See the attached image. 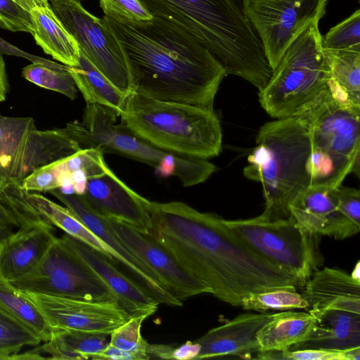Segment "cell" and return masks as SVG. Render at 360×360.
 Masks as SVG:
<instances>
[{"label":"cell","instance_id":"6da1fadb","mask_svg":"<svg viewBox=\"0 0 360 360\" xmlns=\"http://www.w3.org/2000/svg\"><path fill=\"white\" fill-rule=\"evenodd\" d=\"M150 212L148 235L222 302L240 307L252 293L304 285L253 251L217 214L179 201H150Z\"/></svg>","mask_w":360,"mask_h":360},{"label":"cell","instance_id":"7a4b0ae2","mask_svg":"<svg viewBox=\"0 0 360 360\" xmlns=\"http://www.w3.org/2000/svg\"><path fill=\"white\" fill-rule=\"evenodd\" d=\"M102 18L123 48L132 91L213 110L215 96L226 73L193 37L155 17L147 22L105 15Z\"/></svg>","mask_w":360,"mask_h":360},{"label":"cell","instance_id":"3957f363","mask_svg":"<svg viewBox=\"0 0 360 360\" xmlns=\"http://www.w3.org/2000/svg\"><path fill=\"white\" fill-rule=\"evenodd\" d=\"M153 17L188 34L224 69L262 91L272 69L238 0H142Z\"/></svg>","mask_w":360,"mask_h":360},{"label":"cell","instance_id":"277c9868","mask_svg":"<svg viewBox=\"0 0 360 360\" xmlns=\"http://www.w3.org/2000/svg\"><path fill=\"white\" fill-rule=\"evenodd\" d=\"M256 143L243 174L262 185L265 209L260 216L288 218L290 204L310 186L307 165L311 148L307 127L297 116L277 119L260 127Z\"/></svg>","mask_w":360,"mask_h":360},{"label":"cell","instance_id":"5b68a950","mask_svg":"<svg viewBox=\"0 0 360 360\" xmlns=\"http://www.w3.org/2000/svg\"><path fill=\"white\" fill-rule=\"evenodd\" d=\"M120 117L124 127L162 151L206 160L221 152L222 134L214 110L131 91Z\"/></svg>","mask_w":360,"mask_h":360},{"label":"cell","instance_id":"8992f818","mask_svg":"<svg viewBox=\"0 0 360 360\" xmlns=\"http://www.w3.org/2000/svg\"><path fill=\"white\" fill-rule=\"evenodd\" d=\"M113 110L86 103L82 122L66 126L82 149L94 148L116 153L153 167L162 177L176 176L185 187L205 181L216 170L206 159L178 155L162 151L134 134L120 123Z\"/></svg>","mask_w":360,"mask_h":360},{"label":"cell","instance_id":"52a82bcc","mask_svg":"<svg viewBox=\"0 0 360 360\" xmlns=\"http://www.w3.org/2000/svg\"><path fill=\"white\" fill-rule=\"evenodd\" d=\"M319 23L313 22L288 46L259 92V103L271 117L294 116L327 85L330 73Z\"/></svg>","mask_w":360,"mask_h":360},{"label":"cell","instance_id":"ba28073f","mask_svg":"<svg viewBox=\"0 0 360 360\" xmlns=\"http://www.w3.org/2000/svg\"><path fill=\"white\" fill-rule=\"evenodd\" d=\"M225 224L248 247L304 284L323 264L321 236L304 231L290 215L269 219L257 216Z\"/></svg>","mask_w":360,"mask_h":360},{"label":"cell","instance_id":"9c48e42d","mask_svg":"<svg viewBox=\"0 0 360 360\" xmlns=\"http://www.w3.org/2000/svg\"><path fill=\"white\" fill-rule=\"evenodd\" d=\"M81 150L66 126L41 131L32 117L0 115V172L12 182Z\"/></svg>","mask_w":360,"mask_h":360},{"label":"cell","instance_id":"30bf717a","mask_svg":"<svg viewBox=\"0 0 360 360\" xmlns=\"http://www.w3.org/2000/svg\"><path fill=\"white\" fill-rule=\"evenodd\" d=\"M7 282L21 292L90 302H117L105 282L57 237L30 273Z\"/></svg>","mask_w":360,"mask_h":360},{"label":"cell","instance_id":"8fae6325","mask_svg":"<svg viewBox=\"0 0 360 360\" xmlns=\"http://www.w3.org/2000/svg\"><path fill=\"white\" fill-rule=\"evenodd\" d=\"M56 16L78 44L80 51L118 89L133 91L128 61L119 40L103 18L78 0H48Z\"/></svg>","mask_w":360,"mask_h":360},{"label":"cell","instance_id":"7c38bea8","mask_svg":"<svg viewBox=\"0 0 360 360\" xmlns=\"http://www.w3.org/2000/svg\"><path fill=\"white\" fill-rule=\"evenodd\" d=\"M329 0H243L245 16L271 68L288 46L325 15Z\"/></svg>","mask_w":360,"mask_h":360},{"label":"cell","instance_id":"4fadbf2b","mask_svg":"<svg viewBox=\"0 0 360 360\" xmlns=\"http://www.w3.org/2000/svg\"><path fill=\"white\" fill-rule=\"evenodd\" d=\"M294 116L307 127L311 150L353 162L359 160L360 108L337 100L328 84Z\"/></svg>","mask_w":360,"mask_h":360},{"label":"cell","instance_id":"5bb4252c","mask_svg":"<svg viewBox=\"0 0 360 360\" xmlns=\"http://www.w3.org/2000/svg\"><path fill=\"white\" fill-rule=\"evenodd\" d=\"M68 207L88 229L103 240L116 261L133 281L159 304L181 307L183 302L173 297L164 287L158 276L139 257L127 248L115 236L104 217L94 212L82 195L66 194L59 188L49 191Z\"/></svg>","mask_w":360,"mask_h":360},{"label":"cell","instance_id":"9a60e30c","mask_svg":"<svg viewBox=\"0 0 360 360\" xmlns=\"http://www.w3.org/2000/svg\"><path fill=\"white\" fill-rule=\"evenodd\" d=\"M21 292L37 307L55 330L72 329L110 335L131 317L117 302H90Z\"/></svg>","mask_w":360,"mask_h":360},{"label":"cell","instance_id":"2e32d148","mask_svg":"<svg viewBox=\"0 0 360 360\" xmlns=\"http://www.w3.org/2000/svg\"><path fill=\"white\" fill-rule=\"evenodd\" d=\"M104 219L120 240L148 265L166 290L178 300L183 302L197 295L212 293L207 285L188 272L150 235L123 221Z\"/></svg>","mask_w":360,"mask_h":360},{"label":"cell","instance_id":"e0dca14e","mask_svg":"<svg viewBox=\"0 0 360 360\" xmlns=\"http://www.w3.org/2000/svg\"><path fill=\"white\" fill-rule=\"evenodd\" d=\"M82 197L96 214L149 233L150 201L129 188L110 168L100 176L89 179Z\"/></svg>","mask_w":360,"mask_h":360},{"label":"cell","instance_id":"ac0fdd59","mask_svg":"<svg viewBox=\"0 0 360 360\" xmlns=\"http://www.w3.org/2000/svg\"><path fill=\"white\" fill-rule=\"evenodd\" d=\"M60 238L105 282L119 304L131 316H150L156 311L159 303L120 270L115 260L67 233Z\"/></svg>","mask_w":360,"mask_h":360},{"label":"cell","instance_id":"d6986e66","mask_svg":"<svg viewBox=\"0 0 360 360\" xmlns=\"http://www.w3.org/2000/svg\"><path fill=\"white\" fill-rule=\"evenodd\" d=\"M323 186H309L289 205L290 216L306 232L343 240L358 233L360 228L349 221L338 209Z\"/></svg>","mask_w":360,"mask_h":360},{"label":"cell","instance_id":"ffe728a7","mask_svg":"<svg viewBox=\"0 0 360 360\" xmlns=\"http://www.w3.org/2000/svg\"><path fill=\"white\" fill-rule=\"evenodd\" d=\"M273 313L240 314L225 323L208 330L195 340L200 349L195 359L219 356L252 358L259 352L257 333Z\"/></svg>","mask_w":360,"mask_h":360},{"label":"cell","instance_id":"44dd1931","mask_svg":"<svg viewBox=\"0 0 360 360\" xmlns=\"http://www.w3.org/2000/svg\"><path fill=\"white\" fill-rule=\"evenodd\" d=\"M53 229L42 221L0 238V278L11 281L30 273L56 240Z\"/></svg>","mask_w":360,"mask_h":360},{"label":"cell","instance_id":"7402d4cb","mask_svg":"<svg viewBox=\"0 0 360 360\" xmlns=\"http://www.w3.org/2000/svg\"><path fill=\"white\" fill-rule=\"evenodd\" d=\"M314 319L307 338L289 350H345L360 347V313L338 307L307 310Z\"/></svg>","mask_w":360,"mask_h":360},{"label":"cell","instance_id":"603a6c76","mask_svg":"<svg viewBox=\"0 0 360 360\" xmlns=\"http://www.w3.org/2000/svg\"><path fill=\"white\" fill-rule=\"evenodd\" d=\"M304 297L307 309L338 307L360 313V279L330 267L319 269L306 282Z\"/></svg>","mask_w":360,"mask_h":360},{"label":"cell","instance_id":"cb8c5ba5","mask_svg":"<svg viewBox=\"0 0 360 360\" xmlns=\"http://www.w3.org/2000/svg\"><path fill=\"white\" fill-rule=\"evenodd\" d=\"M32 36L46 54L68 66L77 65L79 48L50 5L38 6L31 11Z\"/></svg>","mask_w":360,"mask_h":360},{"label":"cell","instance_id":"d4e9b609","mask_svg":"<svg viewBox=\"0 0 360 360\" xmlns=\"http://www.w3.org/2000/svg\"><path fill=\"white\" fill-rule=\"evenodd\" d=\"M314 324V319L308 311L273 313L257 333L259 352L290 349L307 338Z\"/></svg>","mask_w":360,"mask_h":360},{"label":"cell","instance_id":"484cf974","mask_svg":"<svg viewBox=\"0 0 360 360\" xmlns=\"http://www.w3.org/2000/svg\"><path fill=\"white\" fill-rule=\"evenodd\" d=\"M110 335L72 329H58L48 342L30 351L39 359L44 353L51 359H89L104 349L110 343Z\"/></svg>","mask_w":360,"mask_h":360},{"label":"cell","instance_id":"4316f807","mask_svg":"<svg viewBox=\"0 0 360 360\" xmlns=\"http://www.w3.org/2000/svg\"><path fill=\"white\" fill-rule=\"evenodd\" d=\"M323 52L330 69L331 94L341 103L360 108V49Z\"/></svg>","mask_w":360,"mask_h":360},{"label":"cell","instance_id":"83f0119b","mask_svg":"<svg viewBox=\"0 0 360 360\" xmlns=\"http://www.w3.org/2000/svg\"><path fill=\"white\" fill-rule=\"evenodd\" d=\"M69 70L86 103L110 108L120 117L127 94L111 83L80 50L79 63L69 66Z\"/></svg>","mask_w":360,"mask_h":360},{"label":"cell","instance_id":"f1b7e54d","mask_svg":"<svg viewBox=\"0 0 360 360\" xmlns=\"http://www.w3.org/2000/svg\"><path fill=\"white\" fill-rule=\"evenodd\" d=\"M26 198L31 205L52 225L58 226L68 235L82 241L113 259L112 252L106 244L91 231L68 207H63L37 193L26 191Z\"/></svg>","mask_w":360,"mask_h":360},{"label":"cell","instance_id":"f546056e","mask_svg":"<svg viewBox=\"0 0 360 360\" xmlns=\"http://www.w3.org/2000/svg\"><path fill=\"white\" fill-rule=\"evenodd\" d=\"M0 307L26 326L42 342L49 341L56 330L30 299L1 278Z\"/></svg>","mask_w":360,"mask_h":360},{"label":"cell","instance_id":"4dcf8cb0","mask_svg":"<svg viewBox=\"0 0 360 360\" xmlns=\"http://www.w3.org/2000/svg\"><path fill=\"white\" fill-rule=\"evenodd\" d=\"M22 76L41 88L62 94L71 100L77 97V88L68 65L53 61L34 62L22 68Z\"/></svg>","mask_w":360,"mask_h":360},{"label":"cell","instance_id":"1f68e13d","mask_svg":"<svg viewBox=\"0 0 360 360\" xmlns=\"http://www.w3.org/2000/svg\"><path fill=\"white\" fill-rule=\"evenodd\" d=\"M240 307L246 310L264 313L270 310H307L309 304L304 296L297 290L276 288L245 296L241 301Z\"/></svg>","mask_w":360,"mask_h":360},{"label":"cell","instance_id":"d6a6232c","mask_svg":"<svg viewBox=\"0 0 360 360\" xmlns=\"http://www.w3.org/2000/svg\"><path fill=\"white\" fill-rule=\"evenodd\" d=\"M41 342L30 329L0 307V359H13L24 347Z\"/></svg>","mask_w":360,"mask_h":360},{"label":"cell","instance_id":"836d02e7","mask_svg":"<svg viewBox=\"0 0 360 360\" xmlns=\"http://www.w3.org/2000/svg\"><path fill=\"white\" fill-rule=\"evenodd\" d=\"M321 42L324 50L360 49V10L332 27Z\"/></svg>","mask_w":360,"mask_h":360},{"label":"cell","instance_id":"e575fe53","mask_svg":"<svg viewBox=\"0 0 360 360\" xmlns=\"http://www.w3.org/2000/svg\"><path fill=\"white\" fill-rule=\"evenodd\" d=\"M255 359L284 360H359L360 347L345 350L314 349L259 352Z\"/></svg>","mask_w":360,"mask_h":360},{"label":"cell","instance_id":"d590c367","mask_svg":"<svg viewBox=\"0 0 360 360\" xmlns=\"http://www.w3.org/2000/svg\"><path fill=\"white\" fill-rule=\"evenodd\" d=\"M147 314L131 316L110 335V345L121 350L146 354L148 342L142 337L141 329Z\"/></svg>","mask_w":360,"mask_h":360},{"label":"cell","instance_id":"8d00e7d4","mask_svg":"<svg viewBox=\"0 0 360 360\" xmlns=\"http://www.w3.org/2000/svg\"><path fill=\"white\" fill-rule=\"evenodd\" d=\"M105 15L130 22H147L153 18L142 0H99Z\"/></svg>","mask_w":360,"mask_h":360},{"label":"cell","instance_id":"74e56055","mask_svg":"<svg viewBox=\"0 0 360 360\" xmlns=\"http://www.w3.org/2000/svg\"><path fill=\"white\" fill-rule=\"evenodd\" d=\"M0 28L32 34L31 13L13 0H0Z\"/></svg>","mask_w":360,"mask_h":360},{"label":"cell","instance_id":"f35d334b","mask_svg":"<svg viewBox=\"0 0 360 360\" xmlns=\"http://www.w3.org/2000/svg\"><path fill=\"white\" fill-rule=\"evenodd\" d=\"M60 172L57 161L42 166L21 182V188L27 192H49L60 187Z\"/></svg>","mask_w":360,"mask_h":360},{"label":"cell","instance_id":"ab89813d","mask_svg":"<svg viewBox=\"0 0 360 360\" xmlns=\"http://www.w3.org/2000/svg\"><path fill=\"white\" fill-rule=\"evenodd\" d=\"M339 211L352 224L360 228V191L339 186L330 189Z\"/></svg>","mask_w":360,"mask_h":360},{"label":"cell","instance_id":"60d3db41","mask_svg":"<svg viewBox=\"0 0 360 360\" xmlns=\"http://www.w3.org/2000/svg\"><path fill=\"white\" fill-rule=\"evenodd\" d=\"M94 360H147V354L121 350L109 345L102 351L94 355Z\"/></svg>","mask_w":360,"mask_h":360},{"label":"cell","instance_id":"b9f144b4","mask_svg":"<svg viewBox=\"0 0 360 360\" xmlns=\"http://www.w3.org/2000/svg\"><path fill=\"white\" fill-rule=\"evenodd\" d=\"M16 227H20L17 219L0 200V238L10 235Z\"/></svg>","mask_w":360,"mask_h":360},{"label":"cell","instance_id":"7bdbcfd3","mask_svg":"<svg viewBox=\"0 0 360 360\" xmlns=\"http://www.w3.org/2000/svg\"><path fill=\"white\" fill-rule=\"evenodd\" d=\"M0 54H6L10 56H15L18 57L25 58L31 60L32 63L34 62H40L44 63H51L52 61L42 58L41 57H38L36 56H33L28 53H26L17 46L10 44L6 41L4 39L0 37Z\"/></svg>","mask_w":360,"mask_h":360},{"label":"cell","instance_id":"ee69618b","mask_svg":"<svg viewBox=\"0 0 360 360\" xmlns=\"http://www.w3.org/2000/svg\"><path fill=\"white\" fill-rule=\"evenodd\" d=\"M200 349V345L194 341H188L181 346L174 348L172 359L188 360L195 359Z\"/></svg>","mask_w":360,"mask_h":360},{"label":"cell","instance_id":"f6af8a7d","mask_svg":"<svg viewBox=\"0 0 360 360\" xmlns=\"http://www.w3.org/2000/svg\"><path fill=\"white\" fill-rule=\"evenodd\" d=\"M174 349L173 347L167 345H150L148 343L146 352L149 359H172Z\"/></svg>","mask_w":360,"mask_h":360},{"label":"cell","instance_id":"bcb514c9","mask_svg":"<svg viewBox=\"0 0 360 360\" xmlns=\"http://www.w3.org/2000/svg\"><path fill=\"white\" fill-rule=\"evenodd\" d=\"M8 91L6 64L0 54V103L6 100Z\"/></svg>","mask_w":360,"mask_h":360},{"label":"cell","instance_id":"7dc6e473","mask_svg":"<svg viewBox=\"0 0 360 360\" xmlns=\"http://www.w3.org/2000/svg\"><path fill=\"white\" fill-rule=\"evenodd\" d=\"M26 10L30 11L38 6H46L49 5L48 0H13Z\"/></svg>","mask_w":360,"mask_h":360},{"label":"cell","instance_id":"c3c4849f","mask_svg":"<svg viewBox=\"0 0 360 360\" xmlns=\"http://www.w3.org/2000/svg\"><path fill=\"white\" fill-rule=\"evenodd\" d=\"M11 182L12 181L5 178L0 172V196L4 193Z\"/></svg>","mask_w":360,"mask_h":360},{"label":"cell","instance_id":"681fc988","mask_svg":"<svg viewBox=\"0 0 360 360\" xmlns=\"http://www.w3.org/2000/svg\"><path fill=\"white\" fill-rule=\"evenodd\" d=\"M352 276L354 278L360 279V268H359V262H358L351 274Z\"/></svg>","mask_w":360,"mask_h":360}]
</instances>
